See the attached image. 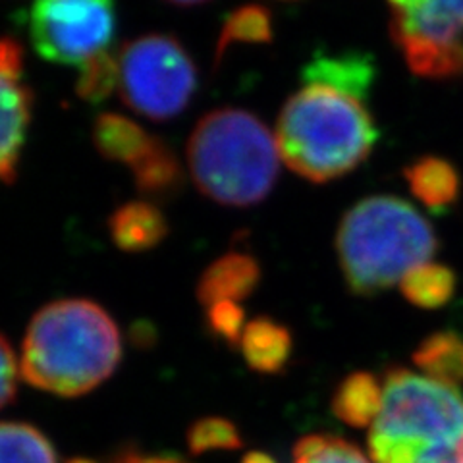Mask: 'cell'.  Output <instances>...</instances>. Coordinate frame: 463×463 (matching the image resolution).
Here are the masks:
<instances>
[{"label": "cell", "mask_w": 463, "mask_h": 463, "mask_svg": "<svg viewBox=\"0 0 463 463\" xmlns=\"http://www.w3.org/2000/svg\"><path fill=\"white\" fill-rule=\"evenodd\" d=\"M392 39L421 78L463 74V0H388Z\"/></svg>", "instance_id": "cell-8"}, {"label": "cell", "mask_w": 463, "mask_h": 463, "mask_svg": "<svg viewBox=\"0 0 463 463\" xmlns=\"http://www.w3.org/2000/svg\"><path fill=\"white\" fill-rule=\"evenodd\" d=\"M411 194L432 211L448 209L458 201L459 176L456 168L439 156L419 158L405 168Z\"/></svg>", "instance_id": "cell-17"}, {"label": "cell", "mask_w": 463, "mask_h": 463, "mask_svg": "<svg viewBox=\"0 0 463 463\" xmlns=\"http://www.w3.org/2000/svg\"><path fill=\"white\" fill-rule=\"evenodd\" d=\"M118 90V54L112 51L80 70L76 91L87 103H103Z\"/></svg>", "instance_id": "cell-23"}, {"label": "cell", "mask_w": 463, "mask_h": 463, "mask_svg": "<svg viewBox=\"0 0 463 463\" xmlns=\"http://www.w3.org/2000/svg\"><path fill=\"white\" fill-rule=\"evenodd\" d=\"M272 39V18L270 12L259 5L241 6L230 12L221 39L216 43V58H222L224 51L236 43L241 45H263Z\"/></svg>", "instance_id": "cell-20"}, {"label": "cell", "mask_w": 463, "mask_h": 463, "mask_svg": "<svg viewBox=\"0 0 463 463\" xmlns=\"http://www.w3.org/2000/svg\"><path fill=\"white\" fill-rule=\"evenodd\" d=\"M0 463H58V456L37 427L0 421Z\"/></svg>", "instance_id": "cell-19"}, {"label": "cell", "mask_w": 463, "mask_h": 463, "mask_svg": "<svg viewBox=\"0 0 463 463\" xmlns=\"http://www.w3.org/2000/svg\"><path fill=\"white\" fill-rule=\"evenodd\" d=\"M166 3H172V5H178V6H195V5H203V3H209V0H166Z\"/></svg>", "instance_id": "cell-28"}, {"label": "cell", "mask_w": 463, "mask_h": 463, "mask_svg": "<svg viewBox=\"0 0 463 463\" xmlns=\"http://www.w3.org/2000/svg\"><path fill=\"white\" fill-rule=\"evenodd\" d=\"M456 274L452 269L437 263H427L413 269L400 282L402 294L415 307L440 309L456 294Z\"/></svg>", "instance_id": "cell-18"}, {"label": "cell", "mask_w": 463, "mask_h": 463, "mask_svg": "<svg viewBox=\"0 0 463 463\" xmlns=\"http://www.w3.org/2000/svg\"><path fill=\"white\" fill-rule=\"evenodd\" d=\"M109 463H192V461L168 452H143L141 448H136V446H122L109 458Z\"/></svg>", "instance_id": "cell-26"}, {"label": "cell", "mask_w": 463, "mask_h": 463, "mask_svg": "<svg viewBox=\"0 0 463 463\" xmlns=\"http://www.w3.org/2000/svg\"><path fill=\"white\" fill-rule=\"evenodd\" d=\"M280 149L255 114L240 109L213 110L187 143V165L203 195L228 207L263 201L279 176Z\"/></svg>", "instance_id": "cell-5"}, {"label": "cell", "mask_w": 463, "mask_h": 463, "mask_svg": "<svg viewBox=\"0 0 463 463\" xmlns=\"http://www.w3.org/2000/svg\"><path fill=\"white\" fill-rule=\"evenodd\" d=\"M374 81V62L369 54H315L303 68V83H325L344 93L365 99Z\"/></svg>", "instance_id": "cell-13"}, {"label": "cell", "mask_w": 463, "mask_h": 463, "mask_svg": "<svg viewBox=\"0 0 463 463\" xmlns=\"http://www.w3.org/2000/svg\"><path fill=\"white\" fill-rule=\"evenodd\" d=\"M33 114V93L24 74L20 43L0 37V182L12 184Z\"/></svg>", "instance_id": "cell-9"}, {"label": "cell", "mask_w": 463, "mask_h": 463, "mask_svg": "<svg viewBox=\"0 0 463 463\" xmlns=\"http://www.w3.org/2000/svg\"><path fill=\"white\" fill-rule=\"evenodd\" d=\"M336 250L347 288L357 296H374L427 265L439 240L408 201L376 195L345 213Z\"/></svg>", "instance_id": "cell-4"}, {"label": "cell", "mask_w": 463, "mask_h": 463, "mask_svg": "<svg viewBox=\"0 0 463 463\" xmlns=\"http://www.w3.org/2000/svg\"><path fill=\"white\" fill-rule=\"evenodd\" d=\"M27 24L41 58L81 70L110 52L116 6L114 0H33Z\"/></svg>", "instance_id": "cell-7"}, {"label": "cell", "mask_w": 463, "mask_h": 463, "mask_svg": "<svg viewBox=\"0 0 463 463\" xmlns=\"http://www.w3.org/2000/svg\"><path fill=\"white\" fill-rule=\"evenodd\" d=\"M187 450L201 456L216 450H240L243 439L240 429L226 417H201L194 421L185 432Z\"/></svg>", "instance_id": "cell-22"}, {"label": "cell", "mask_w": 463, "mask_h": 463, "mask_svg": "<svg viewBox=\"0 0 463 463\" xmlns=\"http://www.w3.org/2000/svg\"><path fill=\"white\" fill-rule=\"evenodd\" d=\"M413 364L427 379L458 388L463 384V336L454 330L434 332L417 345Z\"/></svg>", "instance_id": "cell-16"}, {"label": "cell", "mask_w": 463, "mask_h": 463, "mask_svg": "<svg viewBox=\"0 0 463 463\" xmlns=\"http://www.w3.org/2000/svg\"><path fill=\"white\" fill-rule=\"evenodd\" d=\"M241 463H279L270 454L260 452V450H251L241 458Z\"/></svg>", "instance_id": "cell-27"}, {"label": "cell", "mask_w": 463, "mask_h": 463, "mask_svg": "<svg viewBox=\"0 0 463 463\" xmlns=\"http://www.w3.org/2000/svg\"><path fill=\"white\" fill-rule=\"evenodd\" d=\"M260 282V267L248 253H226L211 263L201 274L197 299L211 307L221 301L241 303Z\"/></svg>", "instance_id": "cell-11"}, {"label": "cell", "mask_w": 463, "mask_h": 463, "mask_svg": "<svg viewBox=\"0 0 463 463\" xmlns=\"http://www.w3.org/2000/svg\"><path fill=\"white\" fill-rule=\"evenodd\" d=\"M240 350L251 371L260 374H279L292 357L294 338L289 328L274 318L257 317L245 325Z\"/></svg>", "instance_id": "cell-12"}, {"label": "cell", "mask_w": 463, "mask_h": 463, "mask_svg": "<svg viewBox=\"0 0 463 463\" xmlns=\"http://www.w3.org/2000/svg\"><path fill=\"white\" fill-rule=\"evenodd\" d=\"M20 374L16 354H14L10 342L0 335V410L6 408L16 398Z\"/></svg>", "instance_id": "cell-25"}, {"label": "cell", "mask_w": 463, "mask_h": 463, "mask_svg": "<svg viewBox=\"0 0 463 463\" xmlns=\"http://www.w3.org/2000/svg\"><path fill=\"white\" fill-rule=\"evenodd\" d=\"M112 241L122 251H147L161 243L168 234L165 214L149 201H129L118 207L109 219Z\"/></svg>", "instance_id": "cell-14"}, {"label": "cell", "mask_w": 463, "mask_h": 463, "mask_svg": "<svg viewBox=\"0 0 463 463\" xmlns=\"http://www.w3.org/2000/svg\"><path fill=\"white\" fill-rule=\"evenodd\" d=\"M245 325H248V321H245L241 303L221 301L216 306L207 307V328L211 330V335L232 347L240 345Z\"/></svg>", "instance_id": "cell-24"}, {"label": "cell", "mask_w": 463, "mask_h": 463, "mask_svg": "<svg viewBox=\"0 0 463 463\" xmlns=\"http://www.w3.org/2000/svg\"><path fill=\"white\" fill-rule=\"evenodd\" d=\"M379 129L365 99L325 83H306L286 100L277 143L289 170L315 184L336 180L371 155Z\"/></svg>", "instance_id": "cell-2"}, {"label": "cell", "mask_w": 463, "mask_h": 463, "mask_svg": "<svg viewBox=\"0 0 463 463\" xmlns=\"http://www.w3.org/2000/svg\"><path fill=\"white\" fill-rule=\"evenodd\" d=\"M120 359V330L99 303L56 299L41 307L25 330L20 373L43 392L78 398L109 381Z\"/></svg>", "instance_id": "cell-1"}, {"label": "cell", "mask_w": 463, "mask_h": 463, "mask_svg": "<svg viewBox=\"0 0 463 463\" xmlns=\"http://www.w3.org/2000/svg\"><path fill=\"white\" fill-rule=\"evenodd\" d=\"M384 398V386L367 371L347 374L336 386L330 400V410L342 423L364 429L376 421Z\"/></svg>", "instance_id": "cell-15"}, {"label": "cell", "mask_w": 463, "mask_h": 463, "mask_svg": "<svg viewBox=\"0 0 463 463\" xmlns=\"http://www.w3.org/2000/svg\"><path fill=\"white\" fill-rule=\"evenodd\" d=\"M64 463H99L91 458H81V456H76V458H68Z\"/></svg>", "instance_id": "cell-29"}, {"label": "cell", "mask_w": 463, "mask_h": 463, "mask_svg": "<svg viewBox=\"0 0 463 463\" xmlns=\"http://www.w3.org/2000/svg\"><path fill=\"white\" fill-rule=\"evenodd\" d=\"M383 408L369 432L373 463H463V396L408 369L384 376Z\"/></svg>", "instance_id": "cell-3"}, {"label": "cell", "mask_w": 463, "mask_h": 463, "mask_svg": "<svg viewBox=\"0 0 463 463\" xmlns=\"http://www.w3.org/2000/svg\"><path fill=\"white\" fill-rule=\"evenodd\" d=\"M292 463H371V459L336 434H307L296 442Z\"/></svg>", "instance_id": "cell-21"}, {"label": "cell", "mask_w": 463, "mask_h": 463, "mask_svg": "<svg viewBox=\"0 0 463 463\" xmlns=\"http://www.w3.org/2000/svg\"><path fill=\"white\" fill-rule=\"evenodd\" d=\"M93 143L109 161L126 165L129 172H134L158 149L163 139L151 136L128 116L107 112L93 124Z\"/></svg>", "instance_id": "cell-10"}, {"label": "cell", "mask_w": 463, "mask_h": 463, "mask_svg": "<svg viewBox=\"0 0 463 463\" xmlns=\"http://www.w3.org/2000/svg\"><path fill=\"white\" fill-rule=\"evenodd\" d=\"M118 91L124 103L145 118H176L197 91L194 58L172 35L136 37L118 54Z\"/></svg>", "instance_id": "cell-6"}]
</instances>
